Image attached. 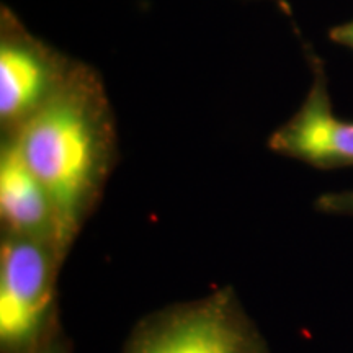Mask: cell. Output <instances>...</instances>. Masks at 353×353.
I'll return each mask as SVG.
<instances>
[{
	"label": "cell",
	"mask_w": 353,
	"mask_h": 353,
	"mask_svg": "<svg viewBox=\"0 0 353 353\" xmlns=\"http://www.w3.org/2000/svg\"><path fill=\"white\" fill-rule=\"evenodd\" d=\"M7 139L48 190L74 245L118 161L117 123L100 74L76 61L54 97Z\"/></svg>",
	"instance_id": "obj_1"
},
{
	"label": "cell",
	"mask_w": 353,
	"mask_h": 353,
	"mask_svg": "<svg viewBox=\"0 0 353 353\" xmlns=\"http://www.w3.org/2000/svg\"><path fill=\"white\" fill-rule=\"evenodd\" d=\"M123 353H270L236 290L224 286L143 317Z\"/></svg>",
	"instance_id": "obj_2"
},
{
	"label": "cell",
	"mask_w": 353,
	"mask_h": 353,
	"mask_svg": "<svg viewBox=\"0 0 353 353\" xmlns=\"http://www.w3.org/2000/svg\"><path fill=\"white\" fill-rule=\"evenodd\" d=\"M65 257L32 237H0V353H34L59 330L57 278Z\"/></svg>",
	"instance_id": "obj_3"
},
{
	"label": "cell",
	"mask_w": 353,
	"mask_h": 353,
	"mask_svg": "<svg viewBox=\"0 0 353 353\" xmlns=\"http://www.w3.org/2000/svg\"><path fill=\"white\" fill-rule=\"evenodd\" d=\"M76 59L34 37L10 7L0 10V132L17 134L68 81Z\"/></svg>",
	"instance_id": "obj_4"
},
{
	"label": "cell",
	"mask_w": 353,
	"mask_h": 353,
	"mask_svg": "<svg viewBox=\"0 0 353 353\" xmlns=\"http://www.w3.org/2000/svg\"><path fill=\"white\" fill-rule=\"evenodd\" d=\"M312 83L301 108L268 138L270 151L321 170L353 167V123L335 117L319 57L309 52Z\"/></svg>",
	"instance_id": "obj_5"
},
{
	"label": "cell",
	"mask_w": 353,
	"mask_h": 353,
	"mask_svg": "<svg viewBox=\"0 0 353 353\" xmlns=\"http://www.w3.org/2000/svg\"><path fill=\"white\" fill-rule=\"evenodd\" d=\"M0 224L2 234L48 242L64 257L72 249L50 193L7 138L0 144Z\"/></svg>",
	"instance_id": "obj_6"
},
{
	"label": "cell",
	"mask_w": 353,
	"mask_h": 353,
	"mask_svg": "<svg viewBox=\"0 0 353 353\" xmlns=\"http://www.w3.org/2000/svg\"><path fill=\"white\" fill-rule=\"evenodd\" d=\"M316 210L325 214L353 216V190L324 193L316 200Z\"/></svg>",
	"instance_id": "obj_7"
},
{
	"label": "cell",
	"mask_w": 353,
	"mask_h": 353,
	"mask_svg": "<svg viewBox=\"0 0 353 353\" xmlns=\"http://www.w3.org/2000/svg\"><path fill=\"white\" fill-rule=\"evenodd\" d=\"M329 38L330 41L341 44V46H345L353 51V20L334 26L329 32Z\"/></svg>",
	"instance_id": "obj_8"
},
{
	"label": "cell",
	"mask_w": 353,
	"mask_h": 353,
	"mask_svg": "<svg viewBox=\"0 0 353 353\" xmlns=\"http://www.w3.org/2000/svg\"><path fill=\"white\" fill-rule=\"evenodd\" d=\"M34 353H72V348H70V342L65 339L63 330L59 329L50 341L44 343L43 347H39Z\"/></svg>",
	"instance_id": "obj_9"
}]
</instances>
